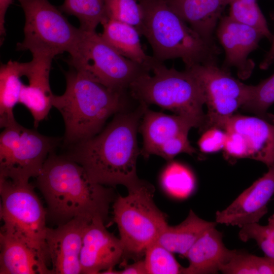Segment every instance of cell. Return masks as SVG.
<instances>
[{
    "instance_id": "4",
    "label": "cell",
    "mask_w": 274,
    "mask_h": 274,
    "mask_svg": "<svg viewBox=\"0 0 274 274\" xmlns=\"http://www.w3.org/2000/svg\"><path fill=\"white\" fill-rule=\"evenodd\" d=\"M143 14L142 36L153 57L164 62L181 59L186 67L216 62L219 50L204 40L168 5L165 0H139Z\"/></svg>"
},
{
    "instance_id": "31",
    "label": "cell",
    "mask_w": 274,
    "mask_h": 274,
    "mask_svg": "<svg viewBox=\"0 0 274 274\" xmlns=\"http://www.w3.org/2000/svg\"><path fill=\"white\" fill-rule=\"evenodd\" d=\"M273 104L274 74L258 84L253 85L251 97L242 108L254 113L259 117L273 122V117L269 116L267 111Z\"/></svg>"
},
{
    "instance_id": "22",
    "label": "cell",
    "mask_w": 274,
    "mask_h": 274,
    "mask_svg": "<svg viewBox=\"0 0 274 274\" xmlns=\"http://www.w3.org/2000/svg\"><path fill=\"white\" fill-rule=\"evenodd\" d=\"M102 38L124 57L150 69L156 59L143 49L141 35L133 26L117 20L108 19L102 24Z\"/></svg>"
},
{
    "instance_id": "14",
    "label": "cell",
    "mask_w": 274,
    "mask_h": 274,
    "mask_svg": "<svg viewBox=\"0 0 274 274\" xmlns=\"http://www.w3.org/2000/svg\"><path fill=\"white\" fill-rule=\"evenodd\" d=\"M90 222L75 218L56 228H47L46 243L52 273H82L80 253L83 235Z\"/></svg>"
},
{
    "instance_id": "15",
    "label": "cell",
    "mask_w": 274,
    "mask_h": 274,
    "mask_svg": "<svg viewBox=\"0 0 274 274\" xmlns=\"http://www.w3.org/2000/svg\"><path fill=\"white\" fill-rule=\"evenodd\" d=\"M215 126L241 134L247 143L249 158L268 167L274 164V124L259 117L233 114L206 120L204 130Z\"/></svg>"
},
{
    "instance_id": "36",
    "label": "cell",
    "mask_w": 274,
    "mask_h": 274,
    "mask_svg": "<svg viewBox=\"0 0 274 274\" xmlns=\"http://www.w3.org/2000/svg\"><path fill=\"white\" fill-rule=\"evenodd\" d=\"M118 274H147L144 259L126 265L123 269L118 271Z\"/></svg>"
},
{
    "instance_id": "10",
    "label": "cell",
    "mask_w": 274,
    "mask_h": 274,
    "mask_svg": "<svg viewBox=\"0 0 274 274\" xmlns=\"http://www.w3.org/2000/svg\"><path fill=\"white\" fill-rule=\"evenodd\" d=\"M59 142L16 121L4 127L0 135V177L15 181L36 178Z\"/></svg>"
},
{
    "instance_id": "2",
    "label": "cell",
    "mask_w": 274,
    "mask_h": 274,
    "mask_svg": "<svg viewBox=\"0 0 274 274\" xmlns=\"http://www.w3.org/2000/svg\"><path fill=\"white\" fill-rule=\"evenodd\" d=\"M36 179L50 215L63 223L75 218L91 221L100 217L105 221L116 198L111 187L93 181L81 165L67 155L51 153Z\"/></svg>"
},
{
    "instance_id": "38",
    "label": "cell",
    "mask_w": 274,
    "mask_h": 274,
    "mask_svg": "<svg viewBox=\"0 0 274 274\" xmlns=\"http://www.w3.org/2000/svg\"><path fill=\"white\" fill-rule=\"evenodd\" d=\"M274 62V35L271 47L261 62L259 67L262 70L267 69Z\"/></svg>"
},
{
    "instance_id": "29",
    "label": "cell",
    "mask_w": 274,
    "mask_h": 274,
    "mask_svg": "<svg viewBox=\"0 0 274 274\" xmlns=\"http://www.w3.org/2000/svg\"><path fill=\"white\" fill-rule=\"evenodd\" d=\"M147 274L183 273L182 266L173 253L156 241L149 245L145 252Z\"/></svg>"
},
{
    "instance_id": "12",
    "label": "cell",
    "mask_w": 274,
    "mask_h": 274,
    "mask_svg": "<svg viewBox=\"0 0 274 274\" xmlns=\"http://www.w3.org/2000/svg\"><path fill=\"white\" fill-rule=\"evenodd\" d=\"M216 36L225 52L224 69L234 67L238 77L249 78L255 67L249 58L258 47L263 35L256 28L237 22L228 15L222 17L216 28Z\"/></svg>"
},
{
    "instance_id": "26",
    "label": "cell",
    "mask_w": 274,
    "mask_h": 274,
    "mask_svg": "<svg viewBox=\"0 0 274 274\" xmlns=\"http://www.w3.org/2000/svg\"><path fill=\"white\" fill-rule=\"evenodd\" d=\"M160 182L168 194L178 198L188 197L195 186V178L191 171L183 164L175 161L170 162L164 168Z\"/></svg>"
},
{
    "instance_id": "33",
    "label": "cell",
    "mask_w": 274,
    "mask_h": 274,
    "mask_svg": "<svg viewBox=\"0 0 274 274\" xmlns=\"http://www.w3.org/2000/svg\"><path fill=\"white\" fill-rule=\"evenodd\" d=\"M188 135L187 133L181 134L166 142L159 148L156 155L172 161L180 153L190 155L195 153L196 149L190 144Z\"/></svg>"
},
{
    "instance_id": "37",
    "label": "cell",
    "mask_w": 274,
    "mask_h": 274,
    "mask_svg": "<svg viewBox=\"0 0 274 274\" xmlns=\"http://www.w3.org/2000/svg\"><path fill=\"white\" fill-rule=\"evenodd\" d=\"M13 0H0V35L1 37V43L2 39L6 35V29L5 27V16L7 10Z\"/></svg>"
},
{
    "instance_id": "8",
    "label": "cell",
    "mask_w": 274,
    "mask_h": 274,
    "mask_svg": "<svg viewBox=\"0 0 274 274\" xmlns=\"http://www.w3.org/2000/svg\"><path fill=\"white\" fill-rule=\"evenodd\" d=\"M68 53L70 67L117 91L125 92L136 79L151 72L148 67L120 55L96 31L80 29Z\"/></svg>"
},
{
    "instance_id": "21",
    "label": "cell",
    "mask_w": 274,
    "mask_h": 274,
    "mask_svg": "<svg viewBox=\"0 0 274 274\" xmlns=\"http://www.w3.org/2000/svg\"><path fill=\"white\" fill-rule=\"evenodd\" d=\"M1 274L52 273L36 252L22 242L0 232Z\"/></svg>"
},
{
    "instance_id": "5",
    "label": "cell",
    "mask_w": 274,
    "mask_h": 274,
    "mask_svg": "<svg viewBox=\"0 0 274 274\" xmlns=\"http://www.w3.org/2000/svg\"><path fill=\"white\" fill-rule=\"evenodd\" d=\"M150 73L136 79L129 86L130 96L142 104L155 105L191 120L202 130L206 114L203 111L205 99L196 77L188 68L180 71L168 68L157 60Z\"/></svg>"
},
{
    "instance_id": "6",
    "label": "cell",
    "mask_w": 274,
    "mask_h": 274,
    "mask_svg": "<svg viewBox=\"0 0 274 274\" xmlns=\"http://www.w3.org/2000/svg\"><path fill=\"white\" fill-rule=\"evenodd\" d=\"M1 232L22 242L47 265L46 211L29 181L0 177Z\"/></svg>"
},
{
    "instance_id": "34",
    "label": "cell",
    "mask_w": 274,
    "mask_h": 274,
    "mask_svg": "<svg viewBox=\"0 0 274 274\" xmlns=\"http://www.w3.org/2000/svg\"><path fill=\"white\" fill-rule=\"evenodd\" d=\"M202 132L198 141V146L201 152L212 153L223 149L226 138V133L224 130L211 126Z\"/></svg>"
},
{
    "instance_id": "17",
    "label": "cell",
    "mask_w": 274,
    "mask_h": 274,
    "mask_svg": "<svg viewBox=\"0 0 274 274\" xmlns=\"http://www.w3.org/2000/svg\"><path fill=\"white\" fill-rule=\"evenodd\" d=\"M53 57L46 55H33L32 60L23 64V76L28 84H23L19 104L30 112L35 127L48 116L53 107L52 93L49 76Z\"/></svg>"
},
{
    "instance_id": "23",
    "label": "cell",
    "mask_w": 274,
    "mask_h": 274,
    "mask_svg": "<svg viewBox=\"0 0 274 274\" xmlns=\"http://www.w3.org/2000/svg\"><path fill=\"white\" fill-rule=\"evenodd\" d=\"M217 223L199 218L191 210L180 224L174 226L167 225L157 241L173 253L185 257L197 239L207 230L216 227Z\"/></svg>"
},
{
    "instance_id": "25",
    "label": "cell",
    "mask_w": 274,
    "mask_h": 274,
    "mask_svg": "<svg viewBox=\"0 0 274 274\" xmlns=\"http://www.w3.org/2000/svg\"><path fill=\"white\" fill-rule=\"evenodd\" d=\"M59 10L75 16L79 21V28L84 31H96L99 24L108 20L105 0H64Z\"/></svg>"
},
{
    "instance_id": "11",
    "label": "cell",
    "mask_w": 274,
    "mask_h": 274,
    "mask_svg": "<svg viewBox=\"0 0 274 274\" xmlns=\"http://www.w3.org/2000/svg\"><path fill=\"white\" fill-rule=\"evenodd\" d=\"M189 69L199 81L208 107L206 120L234 114L249 100L253 85L243 83L216 62L196 64Z\"/></svg>"
},
{
    "instance_id": "30",
    "label": "cell",
    "mask_w": 274,
    "mask_h": 274,
    "mask_svg": "<svg viewBox=\"0 0 274 274\" xmlns=\"http://www.w3.org/2000/svg\"><path fill=\"white\" fill-rule=\"evenodd\" d=\"M107 19L128 24L141 35L143 14L139 0H105Z\"/></svg>"
},
{
    "instance_id": "39",
    "label": "cell",
    "mask_w": 274,
    "mask_h": 274,
    "mask_svg": "<svg viewBox=\"0 0 274 274\" xmlns=\"http://www.w3.org/2000/svg\"><path fill=\"white\" fill-rule=\"evenodd\" d=\"M268 224L270 226H274V213L269 217L268 220Z\"/></svg>"
},
{
    "instance_id": "9",
    "label": "cell",
    "mask_w": 274,
    "mask_h": 274,
    "mask_svg": "<svg viewBox=\"0 0 274 274\" xmlns=\"http://www.w3.org/2000/svg\"><path fill=\"white\" fill-rule=\"evenodd\" d=\"M17 1L25 16L24 38L17 44V50L53 58L70 51L80 29L71 24L59 9L48 0Z\"/></svg>"
},
{
    "instance_id": "28",
    "label": "cell",
    "mask_w": 274,
    "mask_h": 274,
    "mask_svg": "<svg viewBox=\"0 0 274 274\" xmlns=\"http://www.w3.org/2000/svg\"><path fill=\"white\" fill-rule=\"evenodd\" d=\"M228 16L231 19L256 28L269 40L272 39L273 36L257 0H228Z\"/></svg>"
},
{
    "instance_id": "27",
    "label": "cell",
    "mask_w": 274,
    "mask_h": 274,
    "mask_svg": "<svg viewBox=\"0 0 274 274\" xmlns=\"http://www.w3.org/2000/svg\"><path fill=\"white\" fill-rule=\"evenodd\" d=\"M220 271L226 274H274V258L234 250L230 259L221 266Z\"/></svg>"
},
{
    "instance_id": "3",
    "label": "cell",
    "mask_w": 274,
    "mask_h": 274,
    "mask_svg": "<svg viewBox=\"0 0 274 274\" xmlns=\"http://www.w3.org/2000/svg\"><path fill=\"white\" fill-rule=\"evenodd\" d=\"M65 77V90L54 95L52 106L62 117L64 142L73 145L96 135L110 117L125 110L126 92L108 88L71 67Z\"/></svg>"
},
{
    "instance_id": "24",
    "label": "cell",
    "mask_w": 274,
    "mask_h": 274,
    "mask_svg": "<svg viewBox=\"0 0 274 274\" xmlns=\"http://www.w3.org/2000/svg\"><path fill=\"white\" fill-rule=\"evenodd\" d=\"M23 62L9 60L0 68V126L16 121L14 108L19 103L23 83Z\"/></svg>"
},
{
    "instance_id": "1",
    "label": "cell",
    "mask_w": 274,
    "mask_h": 274,
    "mask_svg": "<svg viewBox=\"0 0 274 274\" xmlns=\"http://www.w3.org/2000/svg\"><path fill=\"white\" fill-rule=\"evenodd\" d=\"M148 106L139 104L132 111L123 110L98 133L72 145L69 158L81 165L94 182L107 186L122 185L129 189L139 185L137 159L141 154L137 132Z\"/></svg>"
},
{
    "instance_id": "18",
    "label": "cell",
    "mask_w": 274,
    "mask_h": 274,
    "mask_svg": "<svg viewBox=\"0 0 274 274\" xmlns=\"http://www.w3.org/2000/svg\"><path fill=\"white\" fill-rule=\"evenodd\" d=\"M192 127H195V124L185 117L155 112L147 107L139 127L143 139L141 154L144 158L156 155L164 143L178 135L188 134Z\"/></svg>"
},
{
    "instance_id": "35",
    "label": "cell",
    "mask_w": 274,
    "mask_h": 274,
    "mask_svg": "<svg viewBox=\"0 0 274 274\" xmlns=\"http://www.w3.org/2000/svg\"><path fill=\"white\" fill-rule=\"evenodd\" d=\"M226 138L223 148L227 159L249 158V149L245 138L233 131H225Z\"/></svg>"
},
{
    "instance_id": "20",
    "label": "cell",
    "mask_w": 274,
    "mask_h": 274,
    "mask_svg": "<svg viewBox=\"0 0 274 274\" xmlns=\"http://www.w3.org/2000/svg\"><path fill=\"white\" fill-rule=\"evenodd\" d=\"M171 9L204 40L215 45L213 35L228 0H165Z\"/></svg>"
},
{
    "instance_id": "16",
    "label": "cell",
    "mask_w": 274,
    "mask_h": 274,
    "mask_svg": "<svg viewBox=\"0 0 274 274\" xmlns=\"http://www.w3.org/2000/svg\"><path fill=\"white\" fill-rule=\"evenodd\" d=\"M273 195L274 164L228 207L217 212L216 222L239 227L247 224L258 223L267 213V204Z\"/></svg>"
},
{
    "instance_id": "19",
    "label": "cell",
    "mask_w": 274,
    "mask_h": 274,
    "mask_svg": "<svg viewBox=\"0 0 274 274\" xmlns=\"http://www.w3.org/2000/svg\"><path fill=\"white\" fill-rule=\"evenodd\" d=\"M234 252L225 246L222 233L212 227L197 239L186 254L189 265L184 268L183 274L216 273Z\"/></svg>"
},
{
    "instance_id": "32",
    "label": "cell",
    "mask_w": 274,
    "mask_h": 274,
    "mask_svg": "<svg viewBox=\"0 0 274 274\" xmlns=\"http://www.w3.org/2000/svg\"><path fill=\"white\" fill-rule=\"evenodd\" d=\"M238 234L243 242L254 240L265 256L274 258V226L247 224L241 227Z\"/></svg>"
},
{
    "instance_id": "13",
    "label": "cell",
    "mask_w": 274,
    "mask_h": 274,
    "mask_svg": "<svg viewBox=\"0 0 274 274\" xmlns=\"http://www.w3.org/2000/svg\"><path fill=\"white\" fill-rule=\"evenodd\" d=\"M104 221L94 218L85 229L80 257L82 273H101L114 268L124 256L121 239L107 230Z\"/></svg>"
},
{
    "instance_id": "7",
    "label": "cell",
    "mask_w": 274,
    "mask_h": 274,
    "mask_svg": "<svg viewBox=\"0 0 274 274\" xmlns=\"http://www.w3.org/2000/svg\"><path fill=\"white\" fill-rule=\"evenodd\" d=\"M125 196L113 202L114 221L124 248V256L139 257L147 247L157 241L168 225L165 214L154 200V186L143 180L128 189Z\"/></svg>"
}]
</instances>
